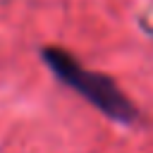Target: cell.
I'll list each match as a JSON object with an SVG mask.
<instances>
[{
  "label": "cell",
  "instance_id": "6da1fadb",
  "mask_svg": "<svg viewBox=\"0 0 153 153\" xmlns=\"http://www.w3.org/2000/svg\"><path fill=\"white\" fill-rule=\"evenodd\" d=\"M41 57H43V62L48 65V69L53 72V76L57 81H62L67 88L79 93L93 108H98L105 117H110L115 122L136 120V105L124 96V91L108 74L86 69L72 53H67L57 45L43 48Z\"/></svg>",
  "mask_w": 153,
  "mask_h": 153
}]
</instances>
